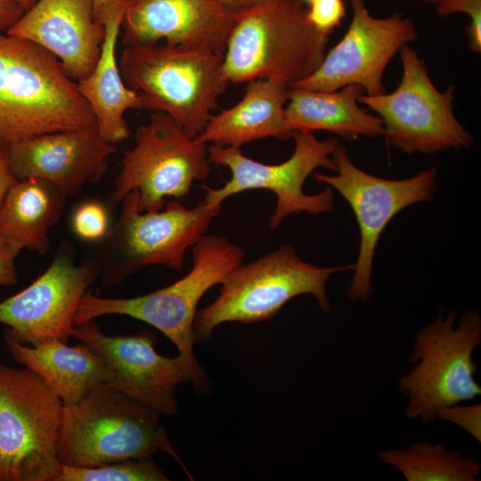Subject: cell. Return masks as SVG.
I'll return each instance as SVG.
<instances>
[{
	"mask_svg": "<svg viewBox=\"0 0 481 481\" xmlns=\"http://www.w3.org/2000/svg\"><path fill=\"white\" fill-rule=\"evenodd\" d=\"M377 456L395 466L407 481H477L481 472L473 457L449 452L442 443L415 442L407 449L390 448Z\"/></svg>",
	"mask_w": 481,
	"mask_h": 481,
	"instance_id": "obj_25",
	"label": "cell"
},
{
	"mask_svg": "<svg viewBox=\"0 0 481 481\" xmlns=\"http://www.w3.org/2000/svg\"><path fill=\"white\" fill-rule=\"evenodd\" d=\"M151 457L126 459L92 468L61 465L56 481H167Z\"/></svg>",
	"mask_w": 481,
	"mask_h": 481,
	"instance_id": "obj_26",
	"label": "cell"
},
{
	"mask_svg": "<svg viewBox=\"0 0 481 481\" xmlns=\"http://www.w3.org/2000/svg\"><path fill=\"white\" fill-rule=\"evenodd\" d=\"M398 53L403 75L395 90L358 96L359 103L379 114L387 143L408 154L469 147L473 137L453 113L454 87L439 91L424 61L408 45Z\"/></svg>",
	"mask_w": 481,
	"mask_h": 481,
	"instance_id": "obj_11",
	"label": "cell"
},
{
	"mask_svg": "<svg viewBox=\"0 0 481 481\" xmlns=\"http://www.w3.org/2000/svg\"><path fill=\"white\" fill-rule=\"evenodd\" d=\"M480 417V404L469 406L454 404L442 408L437 412V418L460 426L479 443L481 441Z\"/></svg>",
	"mask_w": 481,
	"mask_h": 481,
	"instance_id": "obj_30",
	"label": "cell"
},
{
	"mask_svg": "<svg viewBox=\"0 0 481 481\" xmlns=\"http://www.w3.org/2000/svg\"><path fill=\"white\" fill-rule=\"evenodd\" d=\"M165 452L192 480L172 446L160 413L107 383L93 388L78 403L63 405L57 456L61 465L92 468L152 457Z\"/></svg>",
	"mask_w": 481,
	"mask_h": 481,
	"instance_id": "obj_3",
	"label": "cell"
},
{
	"mask_svg": "<svg viewBox=\"0 0 481 481\" xmlns=\"http://www.w3.org/2000/svg\"><path fill=\"white\" fill-rule=\"evenodd\" d=\"M314 1H315V0H303L304 3H307L308 4H311Z\"/></svg>",
	"mask_w": 481,
	"mask_h": 481,
	"instance_id": "obj_38",
	"label": "cell"
},
{
	"mask_svg": "<svg viewBox=\"0 0 481 481\" xmlns=\"http://www.w3.org/2000/svg\"><path fill=\"white\" fill-rule=\"evenodd\" d=\"M128 2L110 0L96 13V19L105 27L101 54L92 73L77 82L80 94L94 114L99 135L116 145L129 136L126 111H153L145 96L125 84L116 59V45Z\"/></svg>",
	"mask_w": 481,
	"mask_h": 481,
	"instance_id": "obj_20",
	"label": "cell"
},
{
	"mask_svg": "<svg viewBox=\"0 0 481 481\" xmlns=\"http://www.w3.org/2000/svg\"><path fill=\"white\" fill-rule=\"evenodd\" d=\"M344 0H315L308 4L306 17L321 32L330 36L346 16Z\"/></svg>",
	"mask_w": 481,
	"mask_h": 481,
	"instance_id": "obj_29",
	"label": "cell"
},
{
	"mask_svg": "<svg viewBox=\"0 0 481 481\" xmlns=\"http://www.w3.org/2000/svg\"><path fill=\"white\" fill-rule=\"evenodd\" d=\"M17 181L9 164L5 144L0 143V204Z\"/></svg>",
	"mask_w": 481,
	"mask_h": 481,
	"instance_id": "obj_32",
	"label": "cell"
},
{
	"mask_svg": "<svg viewBox=\"0 0 481 481\" xmlns=\"http://www.w3.org/2000/svg\"><path fill=\"white\" fill-rule=\"evenodd\" d=\"M303 0H269L234 12L224 58L230 82L270 79L289 88L322 63L329 36L306 17Z\"/></svg>",
	"mask_w": 481,
	"mask_h": 481,
	"instance_id": "obj_2",
	"label": "cell"
},
{
	"mask_svg": "<svg viewBox=\"0 0 481 481\" xmlns=\"http://www.w3.org/2000/svg\"><path fill=\"white\" fill-rule=\"evenodd\" d=\"M332 159L335 175L315 173L313 177L338 192L356 217L360 246L347 297L354 301L366 300L372 289L373 258L380 235L401 210L432 198L436 171L428 168L400 180L379 177L357 167L340 143Z\"/></svg>",
	"mask_w": 481,
	"mask_h": 481,
	"instance_id": "obj_13",
	"label": "cell"
},
{
	"mask_svg": "<svg viewBox=\"0 0 481 481\" xmlns=\"http://www.w3.org/2000/svg\"><path fill=\"white\" fill-rule=\"evenodd\" d=\"M23 9L24 12L29 10L36 2L37 0H15Z\"/></svg>",
	"mask_w": 481,
	"mask_h": 481,
	"instance_id": "obj_35",
	"label": "cell"
},
{
	"mask_svg": "<svg viewBox=\"0 0 481 481\" xmlns=\"http://www.w3.org/2000/svg\"><path fill=\"white\" fill-rule=\"evenodd\" d=\"M234 13L218 0H129L121 29L125 46L159 43L224 54Z\"/></svg>",
	"mask_w": 481,
	"mask_h": 481,
	"instance_id": "obj_18",
	"label": "cell"
},
{
	"mask_svg": "<svg viewBox=\"0 0 481 481\" xmlns=\"http://www.w3.org/2000/svg\"><path fill=\"white\" fill-rule=\"evenodd\" d=\"M63 404L34 371L0 363V481H56Z\"/></svg>",
	"mask_w": 481,
	"mask_h": 481,
	"instance_id": "obj_8",
	"label": "cell"
},
{
	"mask_svg": "<svg viewBox=\"0 0 481 481\" xmlns=\"http://www.w3.org/2000/svg\"><path fill=\"white\" fill-rule=\"evenodd\" d=\"M295 149L285 161L268 165L246 157L240 148L211 144L208 157L210 163L227 167L231 178L217 189L201 185L206 191L204 200L221 205L232 195L257 189L273 192L276 204L269 218V228H278L285 217L293 214H322L334 208V195L330 186L316 194H306L303 185L318 167L335 170L332 154L338 141L335 138L318 140L314 132H293Z\"/></svg>",
	"mask_w": 481,
	"mask_h": 481,
	"instance_id": "obj_12",
	"label": "cell"
},
{
	"mask_svg": "<svg viewBox=\"0 0 481 481\" xmlns=\"http://www.w3.org/2000/svg\"><path fill=\"white\" fill-rule=\"evenodd\" d=\"M290 88L270 79L248 81L242 99L230 109L212 115L197 138L223 147L240 148L252 141L274 137L287 140L285 107Z\"/></svg>",
	"mask_w": 481,
	"mask_h": 481,
	"instance_id": "obj_21",
	"label": "cell"
},
{
	"mask_svg": "<svg viewBox=\"0 0 481 481\" xmlns=\"http://www.w3.org/2000/svg\"><path fill=\"white\" fill-rule=\"evenodd\" d=\"M244 257L243 249L225 236L205 233L192 246V267L181 279L128 298H101L86 292L77 306L74 325L107 314L127 315L147 322L168 338L177 347L178 355L205 379L193 353L197 306L206 292L221 284Z\"/></svg>",
	"mask_w": 481,
	"mask_h": 481,
	"instance_id": "obj_5",
	"label": "cell"
},
{
	"mask_svg": "<svg viewBox=\"0 0 481 481\" xmlns=\"http://www.w3.org/2000/svg\"><path fill=\"white\" fill-rule=\"evenodd\" d=\"M91 128L94 114L60 61L0 30V143Z\"/></svg>",
	"mask_w": 481,
	"mask_h": 481,
	"instance_id": "obj_1",
	"label": "cell"
},
{
	"mask_svg": "<svg viewBox=\"0 0 481 481\" xmlns=\"http://www.w3.org/2000/svg\"><path fill=\"white\" fill-rule=\"evenodd\" d=\"M354 266H317L303 261L289 244L250 263H241L221 283L215 301L197 311L195 342L208 341L215 329L224 322L249 324L271 319L288 301L303 294L312 295L320 309L329 313V278L337 272L354 270Z\"/></svg>",
	"mask_w": 481,
	"mask_h": 481,
	"instance_id": "obj_6",
	"label": "cell"
},
{
	"mask_svg": "<svg viewBox=\"0 0 481 481\" xmlns=\"http://www.w3.org/2000/svg\"><path fill=\"white\" fill-rule=\"evenodd\" d=\"M24 11L15 0H0V30L6 31L23 14Z\"/></svg>",
	"mask_w": 481,
	"mask_h": 481,
	"instance_id": "obj_33",
	"label": "cell"
},
{
	"mask_svg": "<svg viewBox=\"0 0 481 481\" xmlns=\"http://www.w3.org/2000/svg\"><path fill=\"white\" fill-rule=\"evenodd\" d=\"M94 349L107 368L106 383L160 414L176 415V387L182 382L203 379L179 355L166 357L154 347L150 330L110 336L94 320L74 325L71 336Z\"/></svg>",
	"mask_w": 481,
	"mask_h": 481,
	"instance_id": "obj_16",
	"label": "cell"
},
{
	"mask_svg": "<svg viewBox=\"0 0 481 481\" xmlns=\"http://www.w3.org/2000/svg\"><path fill=\"white\" fill-rule=\"evenodd\" d=\"M224 58L208 49L156 43L125 46L118 67L125 84L145 96L153 111L167 113L196 138L230 83Z\"/></svg>",
	"mask_w": 481,
	"mask_h": 481,
	"instance_id": "obj_4",
	"label": "cell"
},
{
	"mask_svg": "<svg viewBox=\"0 0 481 481\" xmlns=\"http://www.w3.org/2000/svg\"><path fill=\"white\" fill-rule=\"evenodd\" d=\"M118 220L102 239L96 258L102 285L118 286L143 268L160 265L180 270L186 250L206 233L221 211V205L204 200L192 208L176 200L158 211L139 209V192L121 200Z\"/></svg>",
	"mask_w": 481,
	"mask_h": 481,
	"instance_id": "obj_7",
	"label": "cell"
},
{
	"mask_svg": "<svg viewBox=\"0 0 481 481\" xmlns=\"http://www.w3.org/2000/svg\"><path fill=\"white\" fill-rule=\"evenodd\" d=\"M412 1H420V2H423V3H427V4H437L439 3L440 0H412Z\"/></svg>",
	"mask_w": 481,
	"mask_h": 481,
	"instance_id": "obj_37",
	"label": "cell"
},
{
	"mask_svg": "<svg viewBox=\"0 0 481 481\" xmlns=\"http://www.w3.org/2000/svg\"><path fill=\"white\" fill-rule=\"evenodd\" d=\"M21 249L11 242L0 240V286H13L19 276L15 259Z\"/></svg>",
	"mask_w": 481,
	"mask_h": 481,
	"instance_id": "obj_31",
	"label": "cell"
},
{
	"mask_svg": "<svg viewBox=\"0 0 481 481\" xmlns=\"http://www.w3.org/2000/svg\"><path fill=\"white\" fill-rule=\"evenodd\" d=\"M208 152V143L190 136L169 115L152 111L148 124L136 129L134 147L122 158L109 205L115 207L137 190L141 211L162 209L167 197H185L195 181L207 178Z\"/></svg>",
	"mask_w": 481,
	"mask_h": 481,
	"instance_id": "obj_10",
	"label": "cell"
},
{
	"mask_svg": "<svg viewBox=\"0 0 481 481\" xmlns=\"http://www.w3.org/2000/svg\"><path fill=\"white\" fill-rule=\"evenodd\" d=\"M363 93L356 85L332 92L290 88L285 107L287 126L292 132L323 130L349 141L381 135L380 118L359 105L358 96Z\"/></svg>",
	"mask_w": 481,
	"mask_h": 481,
	"instance_id": "obj_23",
	"label": "cell"
},
{
	"mask_svg": "<svg viewBox=\"0 0 481 481\" xmlns=\"http://www.w3.org/2000/svg\"><path fill=\"white\" fill-rule=\"evenodd\" d=\"M109 1L110 0H93L94 15H96L99 10Z\"/></svg>",
	"mask_w": 481,
	"mask_h": 481,
	"instance_id": "obj_36",
	"label": "cell"
},
{
	"mask_svg": "<svg viewBox=\"0 0 481 481\" xmlns=\"http://www.w3.org/2000/svg\"><path fill=\"white\" fill-rule=\"evenodd\" d=\"M440 16L463 12L469 17L466 27L469 47L477 53L481 52V0H440L436 4Z\"/></svg>",
	"mask_w": 481,
	"mask_h": 481,
	"instance_id": "obj_28",
	"label": "cell"
},
{
	"mask_svg": "<svg viewBox=\"0 0 481 481\" xmlns=\"http://www.w3.org/2000/svg\"><path fill=\"white\" fill-rule=\"evenodd\" d=\"M219 3L228 11L234 12L240 9L269 1V0H218Z\"/></svg>",
	"mask_w": 481,
	"mask_h": 481,
	"instance_id": "obj_34",
	"label": "cell"
},
{
	"mask_svg": "<svg viewBox=\"0 0 481 481\" xmlns=\"http://www.w3.org/2000/svg\"><path fill=\"white\" fill-rule=\"evenodd\" d=\"M100 276L96 259L77 265L72 247H60L51 264L28 287L0 302V323L20 342H67L82 297Z\"/></svg>",
	"mask_w": 481,
	"mask_h": 481,
	"instance_id": "obj_15",
	"label": "cell"
},
{
	"mask_svg": "<svg viewBox=\"0 0 481 481\" xmlns=\"http://www.w3.org/2000/svg\"><path fill=\"white\" fill-rule=\"evenodd\" d=\"M455 318L454 311L445 318L438 316L416 335L410 360L420 363L398 380V388L409 396L404 412L409 420L431 422L440 409L481 394L472 360L481 342V318L469 310L454 328Z\"/></svg>",
	"mask_w": 481,
	"mask_h": 481,
	"instance_id": "obj_9",
	"label": "cell"
},
{
	"mask_svg": "<svg viewBox=\"0 0 481 481\" xmlns=\"http://www.w3.org/2000/svg\"><path fill=\"white\" fill-rule=\"evenodd\" d=\"M70 223L73 232L86 241L101 240L110 228L107 208L96 200H87L77 206Z\"/></svg>",
	"mask_w": 481,
	"mask_h": 481,
	"instance_id": "obj_27",
	"label": "cell"
},
{
	"mask_svg": "<svg viewBox=\"0 0 481 481\" xmlns=\"http://www.w3.org/2000/svg\"><path fill=\"white\" fill-rule=\"evenodd\" d=\"M4 338L13 359L38 374L63 405L76 404L96 386L106 383L103 359L85 343L69 346L51 340L28 346L5 332Z\"/></svg>",
	"mask_w": 481,
	"mask_h": 481,
	"instance_id": "obj_22",
	"label": "cell"
},
{
	"mask_svg": "<svg viewBox=\"0 0 481 481\" xmlns=\"http://www.w3.org/2000/svg\"><path fill=\"white\" fill-rule=\"evenodd\" d=\"M67 195L37 177L18 180L0 204V240L40 255L50 248V229L61 218Z\"/></svg>",
	"mask_w": 481,
	"mask_h": 481,
	"instance_id": "obj_24",
	"label": "cell"
},
{
	"mask_svg": "<svg viewBox=\"0 0 481 481\" xmlns=\"http://www.w3.org/2000/svg\"><path fill=\"white\" fill-rule=\"evenodd\" d=\"M18 180L37 177L58 186L68 198L102 179L117 145L103 140L97 128L47 133L4 143Z\"/></svg>",
	"mask_w": 481,
	"mask_h": 481,
	"instance_id": "obj_17",
	"label": "cell"
},
{
	"mask_svg": "<svg viewBox=\"0 0 481 481\" xmlns=\"http://www.w3.org/2000/svg\"><path fill=\"white\" fill-rule=\"evenodd\" d=\"M5 32L53 53L77 82L94 70L105 27L94 15L93 0H37Z\"/></svg>",
	"mask_w": 481,
	"mask_h": 481,
	"instance_id": "obj_19",
	"label": "cell"
},
{
	"mask_svg": "<svg viewBox=\"0 0 481 481\" xmlns=\"http://www.w3.org/2000/svg\"><path fill=\"white\" fill-rule=\"evenodd\" d=\"M352 20L340 41L326 53L317 69L290 88L332 92L359 86L368 95L386 93L384 70L400 49L414 41V21L395 12L387 18L372 16L365 0H349Z\"/></svg>",
	"mask_w": 481,
	"mask_h": 481,
	"instance_id": "obj_14",
	"label": "cell"
}]
</instances>
